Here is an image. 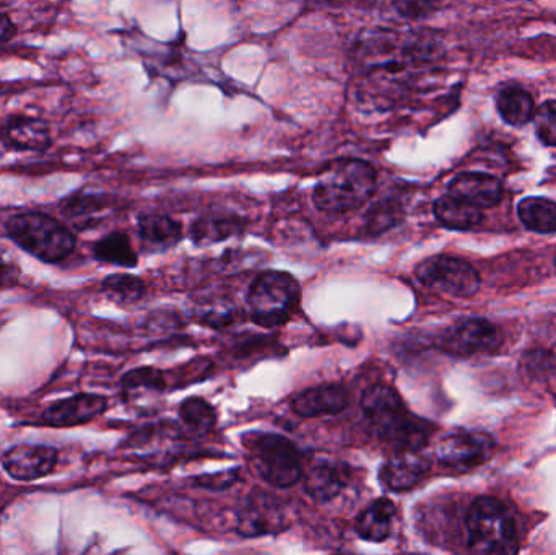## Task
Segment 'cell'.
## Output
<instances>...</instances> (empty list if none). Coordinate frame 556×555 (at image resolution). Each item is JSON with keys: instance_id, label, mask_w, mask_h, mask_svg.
<instances>
[{"instance_id": "d590c367", "label": "cell", "mask_w": 556, "mask_h": 555, "mask_svg": "<svg viewBox=\"0 0 556 555\" xmlns=\"http://www.w3.org/2000/svg\"><path fill=\"white\" fill-rule=\"evenodd\" d=\"M333 2H342V0H333Z\"/></svg>"}, {"instance_id": "ffe728a7", "label": "cell", "mask_w": 556, "mask_h": 555, "mask_svg": "<svg viewBox=\"0 0 556 555\" xmlns=\"http://www.w3.org/2000/svg\"><path fill=\"white\" fill-rule=\"evenodd\" d=\"M395 507L389 499H378L359 514L356 533L369 543H384L391 534Z\"/></svg>"}, {"instance_id": "9a60e30c", "label": "cell", "mask_w": 556, "mask_h": 555, "mask_svg": "<svg viewBox=\"0 0 556 555\" xmlns=\"http://www.w3.org/2000/svg\"><path fill=\"white\" fill-rule=\"evenodd\" d=\"M447 192L482 211L496 207L505 195V189L498 178L489 173L479 172L460 173L456 178L451 179Z\"/></svg>"}, {"instance_id": "cb8c5ba5", "label": "cell", "mask_w": 556, "mask_h": 555, "mask_svg": "<svg viewBox=\"0 0 556 555\" xmlns=\"http://www.w3.org/2000/svg\"><path fill=\"white\" fill-rule=\"evenodd\" d=\"M94 257L108 264L116 266L134 267L139 263L132 241L123 231H114L101 238L93 248Z\"/></svg>"}, {"instance_id": "5b68a950", "label": "cell", "mask_w": 556, "mask_h": 555, "mask_svg": "<svg viewBox=\"0 0 556 555\" xmlns=\"http://www.w3.org/2000/svg\"><path fill=\"white\" fill-rule=\"evenodd\" d=\"M243 445L261 478L273 488H291L303 478L300 450L283 436L250 432L243 436Z\"/></svg>"}, {"instance_id": "484cf974", "label": "cell", "mask_w": 556, "mask_h": 555, "mask_svg": "<svg viewBox=\"0 0 556 555\" xmlns=\"http://www.w3.org/2000/svg\"><path fill=\"white\" fill-rule=\"evenodd\" d=\"M368 9L404 20H421L433 13L440 0H362Z\"/></svg>"}, {"instance_id": "4fadbf2b", "label": "cell", "mask_w": 556, "mask_h": 555, "mask_svg": "<svg viewBox=\"0 0 556 555\" xmlns=\"http://www.w3.org/2000/svg\"><path fill=\"white\" fill-rule=\"evenodd\" d=\"M287 525L280 502L270 495H254L241 510L238 531L243 537L256 538L283 531Z\"/></svg>"}, {"instance_id": "8fae6325", "label": "cell", "mask_w": 556, "mask_h": 555, "mask_svg": "<svg viewBox=\"0 0 556 555\" xmlns=\"http://www.w3.org/2000/svg\"><path fill=\"white\" fill-rule=\"evenodd\" d=\"M304 489L313 501L327 504L342 494L352 479L345 463L330 458H314L303 471Z\"/></svg>"}, {"instance_id": "4316f807", "label": "cell", "mask_w": 556, "mask_h": 555, "mask_svg": "<svg viewBox=\"0 0 556 555\" xmlns=\"http://www.w3.org/2000/svg\"><path fill=\"white\" fill-rule=\"evenodd\" d=\"M179 417L188 427L189 432L195 436H207L217 424V413L211 403L202 398H189L179 407Z\"/></svg>"}, {"instance_id": "7a4b0ae2", "label": "cell", "mask_w": 556, "mask_h": 555, "mask_svg": "<svg viewBox=\"0 0 556 555\" xmlns=\"http://www.w3.org/2000/svg\"><path fill=\"white\" fill-rule=\"evenodd\" d=\"M362 409L379 439L397 450H420L427 443V426L415 419L401 396L386 384H375L363 393Z\"/></svg>"}, {"instance_id": "8992f818", "label": "cell", "mask_w": 556, "mask_h": 555, "mask_svg": "<svg viewBox=\"0 0 556 555\" xmlns=\"http://www.w3.org/2000/svg\"><path fill=\"white\" fill-rule=\"evenodd\" d=\"M300 299V283L291 274L267 270L257 276L251 286L248 305L256 325L277 328L293 316Z\"/></svg>"}, {"instance_id": "44dd1931", "label": "cell", "mask_w": 556, "mask_h": 555, "mask_svg": "<svg viewBox=\"0 0 556 555\" xmlns=\"http://www.w3.org/2000/svg\"><path fill=\"white\" fill-rule=\"evenodd\" d=\"M139 235L149 250L165 251L178 244L182 238L179 222L168 215L149 214L139 218Z\"/></svg>"}, {"instance_id": "e0dca14e", "label": "cell", "mask_w": 556, "mask_h": 555, "mask_svg": "<svg viewBox=\"0 0 556 555\" xmlns=\"http://www.w3.org/2000/svg\"><path fill=\"white\" fill-rule=\"evenodd\" d=\"M349 404V391L342 384H323V387L309 388L294 396L291 407L298 416L311 419V417L340 413Z\"/></svg>"}, {"instance_id": "f546056e", "label": "cell", "mask_w": 556, "mask_h": 555, "mask_svg": "<svg viewBox=\"0 0 556 555\" xmlns=\"http://www.w3.org/2000/svg\"><path fill=\"white\" fill-rule=\"evenodd\" d=\"M535 134L544 146L556 147V101H545L535 111Z\"/></svg>"}, {"instance_id": "d6986e66", "label": "cell", "mask_w": 556, "mask_h": 555, "mask_svg": "<svg viewBox=\"0 0 556 555\" xmlns=\"http://www.w3.org/2000/svg\"><path fill=\"white\" fill-rule=\"evenodd\" d=\"M433 212L438 222L443 227L451 228V230H473L485 218L482 209L476 207V205L469 204V202L456 198L450 192L441 195L434 202Z\"/></svg>"}, {"instance_id": "7c38bea8", "label": "cell", "mask_w": 556, "mask_h": 555, "mask_svg": "<svg viewBox=\"0 0 556 555\" xmlns=\"http://www.w3.org/2000/svg\"><path fill=\"white\" fill-rule=\"evenodd\" d=\"M108 409V400L100 394H75L51 404L42 413L41 422L51 427H75L90 422Z\"/></svg>"}, {"instance_id": "d4e9b609", "label": "cell", "mask_w": 556, "mask_h": 555, "mask_svg": "<svg viewBox=\"0 0 556 555\" xmlns=\"http://www.w3.org/2000/svg\"><path fill=\"white\" fill-rule=\"evenodd\" d=\"M124 396L129 401H142L143 398L163 393L165 390V375L152 367L130 370L121 381Z\"/></svg>"}, {"instance_id": "30bf717a", "label": "cell", "mask_w": 556, "mask_h": 555, "mask_svg": "<svg viewBox=\"0 0 556 555\" xmlns=\"http://www.w3.org/2000/svg\"><path fill=\"white\" fill-rule=\"evenodd\" d=\"M58 450L46 445H16L3 453V471L15 481L31 482L46 478L58 465Z\"/></svg>"}, {"instance_id": "ac0fdd59", "label": "cell", "mask_w": 556, "mask_h": 555, "mask_svg": "<svg viewBox=\"0 0 556 555\" xmlns=\"http://www.w3.org/2000/svg\"><path fill=\"white\" fill-rule=\"evenodd\" d=\"M495 104L502 119L513 127L528 126L534 121L538 111L534 97L518 85L500 88L495 94Z\"/></svg>"}, {"instance_id": "f1b7e54d", "label": "cell", "mask_w": 556, "mask_h": 555, "mask_svg": "<svg viewBox=\"0 0 556 555\" xmlns=\"http://www.w3.org/2000/svg\"><path fill=\"white\" fill-rule=\"evenodd\" d=\"M235 313H237V308L230 300L211 299L207 302L199 303L195 308V318L211 328H224L233 323Z\"/></svg>"}, {"instance_id": "9c48e42d", "label": "cell", "mask_w": 556, "mask_h": 555, "mask_svg": "<svg viewBox=\"0 0 556 555\" xmlns=\"http://www.w3.org/2000/svg\"><path fill=\"white\" fill-rule=\"evenodd\" d=\"M493 453H495V440L489 433L467 432V430L450 433L434 446L438 463L459 471L483 465L492 458Z\"/></svg>"}, {"instance_id": "3957f363", "label": "cell", "mask_w": 556, "mask_h": 555, "mask_svg": "<svg viewBox=\"0 0 556 555\" xmlns=\"http://www.w3.org/2000/svg\"><path fill=\"white\" fill-rule=\"evenodd\" d=\"M467 544L476 554L518 553V530L505 504L493 497H480L466 517Z\"/></svg>"}, {"instance_id": "836d02e7", "label": "cell", "mask_w": 556, "mask_h": 555, "mask_svg": "<svg viewBox=\"0 0 556 555\" xmlns=\"http://www.w3.org/2000/svg\"><path fill=\"white\" fill-rule=\"evenodd\" d=\"M15 33L16 28L15 25H13L12 20H10L9 16L3 15V13H0V45L9 41L10 38H13Z\"/></svg>"}, {"instance_id": "d6a6232c", "label": "cell", "mask_w": 556, "mask_h": 555, "mask_svg": "<svg viewBox=\"0 0 556 555\" xmlns=\"http://www.w3.org/2000/svg\"><path fill=\"white\" fill-rule=\"evenodd\" d=\"M237 479V471L218 472V475L198 479V484L205 489H212V491H222V489L233 485Z\"/></svg>"}, {"instance_id": "277c9868", "label": "cell", "mask_w": 556, "mask_h": 555, "mask_svg": "<svg viewBox=\"0 0 556 555\" xmlns=\"http://www.w3.org/2000/svg\"><path fill=\"white\" fill-rule=\"evenodd\" d=\"M7 234L26 253L45 263H61L74 253L77 244L71 228L39 212L13 215L7 222Z\"/></svg>"}, {"instance_id": "83f0119b", "label": "cell", "mask_w": 556, "mask_h": 555, "mask_svg": "<svg viewBox=\"0 0 556 555\" xmlns=\"http://www.w3.org/2000/svg\"><path fill=\"white\" fill-rule=\"evenodd\" d=\"M103 292L117 305H132L146 293V283L132 274H113L103 280Z\"/></svg>"}, {"instance_id": "ba28073f", "label": "cell", "mask_w": 556, "mask_h": 555, "mask_svg": "<svg viewBox=\"0 0 556 555\" xmlns=\"http://www.w3.org/2000/svg\"><path fill=\"white\" fill-rule=\"evenodd\" d=\"M505 342V335L498 326L486 319H466L451 326L443 338L441 348L444 352L457 357L489 355L498 351Z\"/></svg>"}, {"instance_id": "e575fe53", "label": "cell", "mask_w": 556, "mask_h": 555, "mask_svg": "<svg viewBox=\"0 0 556 555\" xmlns=\"http://www.w3.org/2000/svg\"><path fill=\"white\" fill-rule=\"evenodd\" d=\"M12 2V0H0V7L7 5V3Z\"/></svg>"}, {"instance_id": "4dcf8cb0", "label": "cell", "mask_w": 556, "mask_h": 555, "mask_svg": "<svg viewBox=\"0 0 556 555\" xmlns=\"http://www.w3.org/2000/svg\"><path fill=\"white\" fill-rule=\"evenodd\" d=\"M402 217L401 205L395 201L379 202L368 214V230L372 234H381L388 228L394 227Z\"/></svg>"}, {"instance_id": "7402d4cb", "label": "cell", "mask_w": 556, "mask_h": 555, "mask_svg": "<svg viewBox=\"0 0 556 555\" xmlns=\"http://www.w3.org/2000/svg\"><path fill=\"white\" fill-rule=\"evenodd\" d=\"M243 230V222L235 215H207L195 220L191 227V238L195 244L218 243L235 237Z\"/></svg>"}, {"instance_id": "2e32d148", "label": "cell", "mask_w": 556, "mask_h": 555, "mask_svg": "<svg viewBox=\"0 0 556 555\" xmlns=\"http://www.w3.org/2000/svg\"><path fill=\"white\" fill-rule=\"evenodd\" d=\"M0 142L15 150H45L51 146V130L36 117H7L0 124Z\"/></svg>"}, {"instance_id": "1f68e13d", "label": "cell", "mask_w": 556, "mask_h": 555, "mask_svg": "<svg viewBox=\"0 0 556 555\" xmlns=\"http://www.w3.org/2000/svg\"><path fill=\"white\" fill-rule=\"evenodd\" d=\"M20 276L18 263L12 250L0 244V290L16 283Z\"/></svg>"}, {"instance_id": "603a6c76", "label": "cell", "mask_w": 556, "mask_h": 555, "mask_svg": "<svg viewBox=\"0 0 556 555\" xmlns=\"http://www.w3.org/2000/svg\"><path fill=\"white\" fill-rule=\"evenodd\" d=\"M518 217L535 234H556V202L547 198H526L518 204Z\"/></svg>"}, {"instance_id": "5bb4252c", "label": "cell", "mask_w": 556, "mask_h": 555, "mask_svg": "<svg viewBox=\"0 0 556 555\" xmlns=\"http://www.w3.org/2000/svg\"><path fill=\"white\" fill-rule=\"evenodd\" d=\"M430 471V462L418 450H397L381 469V481L389 491L405 492L420 484Z\"/></svg>"}, {"instance_id": "6da1fadb", "label": "cell", "mask_w": 556, "mask_h": 555, "mask_svg": "<svg viewBox=\"0 0 556 555\" xmlns=\"http://www.w3.org/2000/svg\"><path fill=\"white\" fill-rule=\"evenodd\" d=\"M378 189V173L371 163L340 159L319 173L313 201L327 214H346L365 205Z\"/></svg>"}, {"instance_id": "52a82bcc", "label": "cell", "mask_w": 556, "mask_h": 555, "mask_svg": "<svg viewBox=\"0 0 556 555\" xmlns=\"http://www.w3.org/2000/svg\"><path fill=\"white\" fill-rule=\"evenodd\" d=\"M415 274L427 289L454 299H470L480 289V276L476 267L450 254H438L421 261Z\"/></svg>"}]
</instances>
